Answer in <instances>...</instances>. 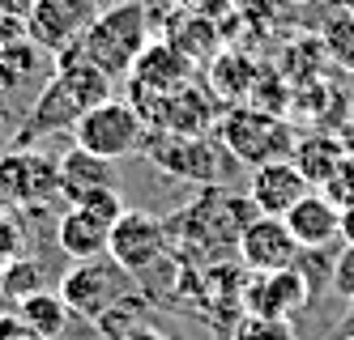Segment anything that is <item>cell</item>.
Segmentation results:
<instances>
[{
    "label": "cell",
    "instance_id": "cell-1",
    "mask_svg": "<svg viewBox=\"0 0 354 340\" xmlns=\"http://www.w3.org/2000/svg\"><path fill=\"white\" fill-rule=\"evenodd\" d=\"M149 34L154 21H149L141 0H124V5H111V9H98V17L86 26V34L77 39V47L86 51V60H94L111 81L115 77H129L137 56L149 47Z\"/></svg>",
    "mask_w": 354,
    "mask_h": 340
},
{
    "label": "cell",
    "instance_id": "cell-2",
    "mask_svg": "<svg viewBox=\"0 0 354 340\" xmlns=\"http://www.w3.org/2000/svg\"><path fill=\"white\" fill-rule=\"evenodd\" d=\"M214 137L222 141V149L231 153L235 162L243 166H265V162H277V158H290L295 153V132L282 115H269V111H257V107H226L214 123Z\"/></svg>",
    "mask_w": 354,
    "mask_h": 340
},
{
    "label": "cell",
    "instance_id": "cell-3",
    "mask_svg": "<svg viewBox=\"0 0 354 340\" xmlns=\"http://www.w3.org/2000/svg\"><path fill=\"white\" fill-rule=\"evenodd\" d=\"M73 141L90 153H98V158H107V162H120V158H129V153L141 149L145 119L137 115V107L129 98H107L73 123Z\"/></svg>",
    "mask_w": 354,
    "mask_h": 340
},
{
    "label": "cell",
    "instance_id": "cell-4",
    "mask_svg": "<svg viewBox=\"0 0 354 340\" xmlns=\"http://www.w3.org/2000/svg\"><path fill=\"white\" fill-rule=\"evenodd\" d=\"M124 294H133V272H124L111 255L77 259L60 281V298L68 302V310L90 319V323L103 315L111 302H120Z\"/></svg>",
    "mask_w": 354,
    "mask_h": 340
},
{
    "label": "cell",
    "instance_id": "cell-5",
    "mask_svg": "<svg viewBox=\"0 0 354 340\" xmlns=\"http://www.w3.org/2000/svg\"><path fill=\"white\" fill-rule=\"evenodd\" d=\"M141 153L158 170L192 179V183H218L226 174L222 170L226 166L222 141H214V137H171V132H154V128H145Z\"/></svg>",
    "mask_w": 354,
    "mask_h": 340
},
{
    "label": "cell",
    "instance_id": "cell-6",
    "mask_svg": "<svg viewBox=\"0 0 354 340\" xmlns=\"http://www.w3.org/2000/svg\"><path fill=\"white\" fill-rule=\"evenodd\" d=\"M0 192H5L9 208L35 213L60 196V162H52L39 149L13 145L9 153H0Z\"/></svg>",
    "mask_w": 354,
    "mask_h": 340
},
{
    "label": "cell",
    "instance_id": "cell-7",
    "mask_svg": "<svg viewBox=\"0 0 354 340\" xmlns=\"http://www.w3.org/2000/svg\"><path fill=\"white\" fill-rule=\"evenodd\" d=\"M98 0H30L26 5V39H35L43 51H68L86 34V26L98 17Z\"/></svg>",
    "mask_w": 354,
    "mask_h": 340
},
{
    "label": "cell",
    "instance_id": "cell-8",
    "mask_svg": "<svg viewBox=\"0 0 354 340\" xmlns=\"http://www.w3.org/2000/svg\"><path fill=\"white\" fill-rule=\"evenodd\" d=\"M107 255L115 259V264L124 272H149L158 264V259L167 255V226L158 217L149 213H137V208H129L115 226H111V239H107Z\"/></svg>",
    "mask_w": 354,
    "mask_h": 340
},
{
    "label": "cell",
    "instance_id": "cell-9",
    "mask_svg": "<svg viewBox=\"0 0 354 340\" xmlns=\"http://www.w3.org/2000/svg\"><path fill=\"white\" fill-rule=\"evenodd\" d=\"M312 298V281L303 277V268H282V272H248L239 306L248 315L265 319H290L295 310H303Z\"/></svg>",
    "mask_w": 354,
    "mask_h": 340
},
{
    "label": "cell",
    "instance_id": "cell-10",
    "mask_svg": "<svg viewBox=\"0 0 354 340\" xmlns=\"http://www.w3.org/2000/svg\"><path fill=\"white\" fill-rule=\"evenodd\" d=\"M303 247L295 243V234L282 217H265L257 213L243 234H239V259L248 272H282V268H295L299 264Z\"/></svg>",
    "mask_w": 354,
    "mask_h": 340
},
{
    "label": "cell",
    "instance_id": "cell-11",
    "mask_svg": "<svg viewBox=\"0 0 354 340\" xmlns=\"http://www.w3.org/2000/svg\"><path fill=\"white\" fill-rule=\"evenodd\" d=\"M308 192H312V183L295 166V158L265 162L248 179V200L257 204V213H265V217H286L290 204H299Z\"/></svg>",
    "mask_w": 354,
    "mask_h": 340
},
{
    "label": "cell",
    "instance_id": "cell-12",
    "mask_svg": "<svg viewBox=\"0 0 354 340\" xmlns=\"http://www.w3.org/2000/svg\"><path fill=\"white\" fill-rule=\"evenodd\" d=\"M56 72V56L43 51L35 39H13L0 43V98H17L21 90H43L47 77Z\"/></svg>",
    "mask_w": 354,
    "mask_h": 340
},
{
    "label": "cell",
    "instance_id": "cell-13",
    "mask_svg": "<svg viewBox=\"0 0 354 340\" xmlns=\"http://www.w3.org/2000/svg\"><path fill=\"white\" fill-rule=\"evenodd\" d=\"M282 221L290 226L295 243L303 251H324V247H333L342 239V208L328 200L320 188H312L299 204H290V213Z\"/></svg>",
    "mask_w": 354,
    "mask_h": 340
},
{
    "label": "cell",
    "instance_id": "cell-14",
    "mask_svg": "<svg viewBox=\"0 0 354 340\" xmlns=\"http://www.w3.org/2000/svg\"><path fill=\"white\" fill-rule=\"evenodd\" d=\"M196 77V64L184 56L180 47H171L167 39H149V47L137 56L133 72H129V86H141V90H154V94H171L188 86Z\"/></svg>",
    "mask_w": 354,
    "mask_h": 340
},
{
    "label": "cell",
    "instance_id": "cell-15",
    "mask_svg": "<svg viewBox=\"0 0 354 340\" xmlns=\"http://www.w3.org/2000/svg\"><path fill=\"white\" fill-rule=\"evenodd\" d=\"M162 39H167L171 47H180L184 56L201 68V64H209L218 51H222V26H218V17H209V13L180 9V13L162 26Z\"/></svg>",
    "mask_w": 354,
    "mask_h": 340
},
{
    "label": "cell",
    "instance_id": "cell-16",
    "mask_svg": "<svg viewBox=\"0 0 354 340\" xmlns=\"http://www.w3.org/2000/svg\"><path fill=\"white\" fill-rule=\"evenodd\" d=\"M98 188H115V170L107 158H98V153L73 145L64 158H60V196L68 204H77L82 196L98 192Z\"/></svg>",
    "mask_w": 354,
    "mask_h": 340
},
{
    "label": "cell",
    "instance_id": "cell-17",
    "mask_svg": "<svg viewBox=\"0 0 354 340\" xmlns=\"http://www.w3.org/2000/svg\"><path fill=\"white\" fill-rule=\"evenodd\" d=\"M107 239H111V230L90 217L82 204H68L60 221H56V243L68 259H98V255H107Z\"/></svg>",
    "mask_w": 354,
    "mask_h": 340
},
{
    "label": "cell",
    "instance_id": "cell-18",
    "mask_svg": "<svg viewBox=\"0 0 354 340\" xmlns=\"http://www.w3.org/2000/svg\"><path fill=\"white\" fill-rule=\"evenodd\" d=\"M68 315H73V310L60 298V290H39V294L17 302V319L26 323L39 340H60L68 332Z\"/></svg>",
    "mask_w": 354,
    "mask_h": 340
},
{
    "label": "cell",
    "instance_id": "cell-19",
    "mask_svg": "<svg viewBox=\"0 0 354 340\" xmlns=\"http://www.w3.org/2000/svg\"><path fill=\"white\" fill-rule=\"evenodd\" d=\"M290 158H295V166H299L303 174H308L312 188H320V183L342 166L346 149H342V137H333V132H308V137L295 141V153H290Z\"/></svg>",
    "mask_w": 354,
    "mask_h": 340
},
{
    "label": "cell",
    "instance_id": "cell-20",
    "mask_svg": "<svg viewBox=\"0 0 354 340\" xmlns=\"http://www.w3.org/2000/svg\"><path fill=\"white\" fill-rule=\"evenodd\" d=\"M257 64H252L243 51H218L209 60V77H214V98H226V102H243L252 81H257Z\"/></svg>",
    "mask_w": 354,
    "mask_h": 340
},
{
    "label": "cell",
    "instance_id": "cell-21",
    "mask_svg": "<svg viewBox=\"0 0 354 340\" xmlns=\"http://www.w3.org/2000/svg\"><path fill=\"white\" fill-rule=\"evenodd\" d=\"M145 315H149V302H145V298L133 290V294H124L120 302H111V306L103 310V315L94 319V328L103 332L107 340H129V336H133L141 323H149Z\"/></svg>",
    "mask_w": 354,
    "mask_h": 340
},
{
    "label": "cell",
    "instance_id": "cell-22",
    "mask_svg": "<svg viewBox=\"0 0 354 340\" xmlns=\"http://www.w3.org/2000/svg\"><path fill=\"white\" fill-rule=\"evenodd\" d=\"M39 290H47V285H43V268H39V259L21 255V259H13V264L0 268V298H9L13 306H17L21 298L39 294Z\"/></svg>",
    "mask_w": 354,
    "mask_h": 340
},
{
    "label": "cell",
    "instance_id": "cell-23",
    "mask_svg": "<svg viewBox=\"0 0 354 340\" xmlns=\"http://www.w3.org/2000/svg\"><path fill=\"white\" fill-rule=\"evenodd\" d=\"M231 340H299L290 319H265V315H248L243 310V319L235 323Z\"/></svg>",
    "mask_w": 354,
    "mask_h": 340
},
{
    "label": "cell",
    "instance_id": "cell-24",
    "mask_svg": "<svg viewBox=\"0 0 354 340\" xmlns=\"http://www.w3.org/2000/svg\"><path fill=\"white\" fill-rule=\"evenodd\" d=\"M324 51L333 56L337 64L354 68V13H337L333 21H328V34H324Z\"/></svg>",
    "mask_w": 354,
    "mask_h": 340
},
{
    "label": "cell",
    "instance_id": "cell-25",
    "mask_svg": "<svg viewBox=\"0 0 354 340\" xmlns=\"http://www.w3.org/2000/svg\"><path fill=\"white\" fill-rule=\"evenodd\" d=\"M82 208H86V213L90 217H98V221H103L107 230L124 217V213H129V208H124V196H120V188H98V192H90V196H82L77 200Z\"/></svg>",
    "mask_w": 354,
    "mask_h": 340
},
{
    "label": "cell",
    "instance_id": "cell-26",
    "mask_svg": "<svg viewBox=\"0 0 354 340\" xmlns=\"http://www.w3.org/2000/svg\"><path fill=\"white\" fill-rule=\"evenodd\" d=\"M26 239H30L26 226H21L13 213H0V268L26 255Z\"/></svg>",
    "mask_w": 354,
    "mask_h": 340
},
{
    "label": "cell",
    "instance_id": "cell-27",
    "mask_svg": "<svg viewBox=\"0 0 354 340\" xmlns=\"http://www.w3.org/2000/svg\"><path fill=\"white\" fill-rule=\"evenodd\" d=\"M320 192L337 208H354V158H342V166L320 183Z\"/></svg>",
    "mask_w": 354,
    "mask_h": 340
},
{
    "label": "cell",
    "instance_id": "cell-28",
    "mask_svg": "<svg viewBox=\"0 0 354 340\" xmlns=\"http://www.w3.org/2000/svg\"><path fill=\"white\" fill-rule=\"evenodd\" d=\"M26 34V5L21 0H0V43H13Z\"/></svg>",
    "mask_w": 354,
    "mask_h": 340
},
{
    "label": "cell",
    "instance_id": "cell-29",
    "mask_svg": "<svg viewBox=\"0 0 354 340\" xmlns=\"http://www.w3.org/2000/svg\"><path fill=\"white\" fill-rule=\"evenodd\" d=\"M333 290H337L346 302H354V247H346V251L337 255V264H333Z\"/></svg>",
    "mask_w": 354,
    "mask_h": 340
},
{
    "label": "cell",
    "instance_id": "cell-30",
    "mask_svg": "<svg viewBox=\"0 0 354 340\" xmlns=\"http://www.w3.org/2000/svg\"><path fill=\"white\" fill-rule=\"evenodd\" d=\"M0 340H39V336L17 319V310H5L0 315Z\"/></svg>",
    "mask_w": 354,
    "mask_h": 340
},
{
    "label": "cell",
    "instance_id": "cell-31",
    "mask_svg": "<svg viewBox=\"0 0 354 340\" xmlns=\"http://www.w3.org/2000/svg\"><path fill=\"white\" fill-rule=\"evenodd\" d=\"M180 9H192V13H209V17H218V13H226V9H235V0H180Z\"/></svg>",
    "mask_w": 354,
    "mask_h": 340
},
{
    "label": "cell",
    "instance_id": "cell-32",
    "mask_svg": "<svg viewBox=\"0 0 354 340\" xmlns=\"http://www.w3.org/2000/svg\"><path fill=\"white\" fill-rule=\"evenodd\" d=\"M129 340H175V336H167V332H158L154 323H141V328H137V332H133Z\"/></svg>",
    "mask_w": 354,
    "mask_h": 340
},
{
    "label": "cell",
    "instance_id": "cell-33",
    "mask_svg": "<svg viewBox=\"0 0 354 340\" xmlns=\"http://www.w3.org/2000/svg\"><path fill=\"white\" fill-rule=\"evenodd\" d=\"M342 243L354 247V208H342Z\"/></svg>",
    "mask_w": 354,
    "mask_h": 340
},
{
    "label": "cell",
    "instance_id": "cell-34",
    "mask_svg": "<svg viewBox=\"0 0 354 340\" xmlns=\"http://www.w3.org/2000/svg\"><path fill=\"white\" fill-rule=\"evenodd\" d=\"M342 149H346V158H354V119L342 128Z\"/></svg>",
    "mask_w": 354,
    "mask_h": 340
},
{
    "label": "cell",
    "instance_id": "cell-35",
    "mask_svg": "<svg viewBox=\"0 0 354 340\" xmlns=\"http://www.w3.org/2000/svg\"><path fill=\"white\" fill-rule=\"evenodd\" d=\"M0 213H9V200H5V192H0Z\"/></svg>",
    "mask_w": 354,
    "mask_h": 340
},
{
    "label": "cell",
    "instance_id": "cell-36",
    "mask_svg": "<svg viewBox=\"0 0 354 340\" xmlns=\"http://www.w3.org/2000/svg\"><path fill=\"white\" fill-rule=\"evenodd\" d=\"M98 5H103V9H111V5H124V0H98Z\"/></svg>",
    "mask_w": 354,
    "mask_h": 340
},
{
    "label": "cell",
    "instance_id": "cell-37",
    "mask_svg": "<svg viewBox=\"0 0 354 340\" xmlns=\"http://www.w3.org/2000/svg\"><path fill=\"white\" fill-rule=\"evenodd\" d=\"M5 107H9V102H5V98H0V115H5Z\"/></svg>",
    "mask_w": 354,
    "mask_h": 340
},
{
    "label": "cell",
    "instance_id": "cell-38",
    "mask_svg": "<svg viewBox=\"0 0 354 340\" xmlns=\"http://www.w3.org/2000/svg\"><path fill=\"white\" fill-rule=\"evenodd\" d=\"M342 5H346V9H354V0H342Z\"/></svg>",
    "mask_w": 354,
    "mask_h": 340
},
{
    "label": "cell",
    "instance_id": "cell-39",
    "mask_svg": "<svg viewBox=\"0 0 354 340\" xmlns=\"http://www.w3.org/2000/svg\"><path fill=\"white\" fill-rule=\"evenodd\" d=\"M342 340H354V332H346V336H342Z\"/></svg>",
    "mask_w": 354,
    "mask_h": 340
},
{
    "label": "cell",
    "instance_id": "cell-40",
    "mask_svg": "<svg viewBox=\"0 0 354 340\" xmlns=\"http://www.w3.org/2000/svg\"><path fill=\"white\" fill-rule=\"evenodd\" d=\"M21 5H30V0H21Z\"/></svg>",
    "mask_w": 354,
    "mask_h": 340
}]
</instances>
